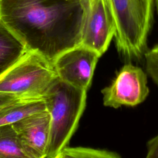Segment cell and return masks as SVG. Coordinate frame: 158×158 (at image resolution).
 I'll return each instance as SVG.
<instances>
[{
  "mask_svg": "<svg viewBox=\"0 0 158 158\" xmlns=\"http://www.w3.org/2000/svg\"><path fill=\"white\" fill-rule=\"evenodd\" d=\"M54 158H62V156L59 154H58L56 157H55Z\"/></svg>",
  "mask_w": 158,
  "mask_h": 158,
  "instance_id": "obj_16",
  "label": "cell"
},
{
  "mask_svg": "<svg viewBox=\"0 0 158 158\" xmlns=\"http://www.w3.org/2000/svg\"><path fill=\"white\" fill-rule=\"evenodd\" d=\"M57 78L51 62L36 52L27 51L0 76V91L14 93L25 99H43Z\"/></svg>",
  "mask_w": 158,
  "mask_h": 158,
  "instance_id": "obj_4",
  "label": "cell"
},
{
  "mask_svg": "<svg viewBox=\"0 0 158 158\" xmlns=\"http://www.w3.org/2000/svg\"><path fill=\"white\" fill-rule=\"evenodd\" d=\"M20 99L22 98L16 94L0 91V107L15 102Z\"/></svg>",
  "mask_w": 158,
  "mask_h": 158,
  "instance_id": "obj_14",
  "label": "cell"
},
{
  "mask_svg": "<svg viewBox=\"0 0 158 158\" xmlns=\"http://www.w3.org/2000/svg\"><path fill=\"white\" fill-rule=\"evenodd\" d=\"M86 93L57 78L43 97L51 116L46 158H54L67 146L85 109Z\"/></svg>",
  "mask_w": 158,
  "mask_h": 158,
  "instance_id": "obj_2",
  "label": "cell"
},
{
  "mask_svg": "<svg viewBox=\"0 0 158 158\" xmlns=\"http://www.w3.org/2000/svg\"><path fill=\"white\" fill-rule=\"evenodd\" d=\"M0 158H31L23 151L12 124L0 126Z\"/></svg>",
  "mask_w": 158,
  "mask_h": 158,
  "instance_id": "obj_11",
  "label": "cell"
},
{
  "mask_svg": "<svg viewBox=\"0 0 158 158\" xmlns=\"http://www.w3.org/2000/svg\"><path fill=\"white\" fill-rule=\"evenodd\" d=\"M100 57L95 51L78 46L58 56L53 66L60 80L77 88L88 91Z\"/></svg>",
  "mask_w": 158,
  "mask_h": 158,
  "instance_id": "obj_7",
  "label": "cell"
},
{
  "mask_svg": "<svg viewBox=\"0 0 158 158\" xmlns=\"http://www.w3.org/2000/svg\"><path fill=\"white\" fill-rule=\"evenodd\" d=\"M147 83V75L141 68L126 64L117 72L111 84L101 90L103 104L113 108L136 106L148 96Z\"/></svg>",
  "mask_w": 158,
  "mask_h": 158,
  "instance_id": "obj_6",
  "label": "cell"
},
{
  "mask_svg": "<svg viewBox=\"0 0 158 158\" xmlns=\"http://www.w3.org/2000/svg\"><path fill=\"white\" fill-rule=\"evenodd\" d=\"M113 14L115 44L118 54L128 61L144 58L154 22V0H109Z\"/></svg>",
  "mask_w": 158,
  "mask_h": 158,
  "instance_id": "obj_3",
  "label": "cell"
},
{
  "mask_svg": "<svg viewBox=\"0 0 158 158\" xmlns=\"http://www.w3.org/2000/svg\"><path fill=\"white\" fill-rule=\"evenodd\" d=\"M27 52L19 38L0 20V76Z\"/></svg>",
  "mask_w": 158,
  "mask_h": 158,
  "instance_id": "obj_9",
  "label": "cell"
},
{
  "mask_svg": "<svg viewBox=\"0 0 158 158\" xmlns=\"http://www.w3.org/2000/svg\"><path fill=\"white\" fill-rule=\"evenodd\" d=\"M144 58L147 73L158 86V44L148 49Z\"/></svg>",
  "mask_w": 158,
  "mask_h": 158,
  "instance_id": "obj_13",
  "label": "cell"
},
{
  "mask_svg": "<svg viewBox=\"0 0 158 158\" xmlns=\"http://www.w3.org/2000/svg\"><path fill=\"white\" fill-rule=\"evenodd\" d=\"M45 110L43 99H20L0 107V126L12 124L27 116Z\"/></svg>",
  "mask_w": 158,
  "mask_h": 158,
  "instance_id": "obj_10",
  "label": "cell"
},
{
  "mask_svg": "<svg viewBox=\"0 0 158 158\" xmlns=\"http://www.w3.org/2000/svg\"><path fill=\"white\" fill-rule=\"evenodd\" d=\"M83 16L78 46L101 57L115 36V26L109 0H83Z\"/></svg>",
  "mask_w": 158,
  "mask_h": 158,
  "instance_id": "obj_5",
  "label": "cell"
},
{
  "mask_svg": "<svg viewBox=\"0 0 158 158\" xmlns=\"http://www.w3.org/2000/svg\"><path fill=\"white\" fill-rule=\"evenodd\" d=\"M83 0H0V20L25 46L52 64L78 46Z\"/></svg>",
  "mask_w": 158,
  "mask_h": 158,
  "instance_id": "obj_1",
  "label": "cell"
},
{
  "mask_svg": "<svg viewBox=\"0 0 158 158\" xmlns=\"http://www.w3.org/2000/svg\"><path fill=\"white\" fill-rule=\"evenodd\" d=\"M59 154L62 158H121L114 152L85 147L67 146Z\"/></svg>",
  "mask_w": 158,
  "mask_h": 158,
  "instance_id": "obj_12",
  "label": "cell"
},
{
  "mask_svg": "<svg viewBox=\"0 0 158 158\" xmlns=\"http://www.w3.org/2000/svg\"><path fill=\"white\" fill-rule=\"evenodd\" d=\"M51 116L47 110L27 116L12 123L21 146L31 158H46Z\"/></svg>",
  "mask_w": 158,
  "mask_h": 158,
  "instance_id": "obj_8",
  "label": "cell"
},
{
  "mask_svg": "<svg viewBox=\"0 0 158 158\" xmlns=\"http://www.w3.org/2000/svg\"><path fill=\"white\" fill-rule=\"evenodd\" d=\"M154 8H156L157 17H158V0H154Z\"/></svg>",
  "mask_w": 158,
  "mask_h": 158,
  "instance_id": "obj_15",
  "label": "cell"
}]
</instances>
